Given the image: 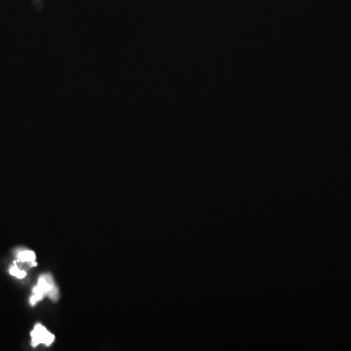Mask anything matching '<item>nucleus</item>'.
<instances>
[{
	"mask_svg": "<svg viewBox=\"0 0 351 351\" xmlns=\"http://www.w3.org/2000/svg\"><path fill=\"white\" fill-rule=\"evenodd\" d=\"M48 296L53 301L58 299V289L54 284V280L50 274H43L38 278L37 286L33 289V296L30 298V304L36 305L41 301L44 296Z\"/></svg>",
	"mask_w": 351,
	"mask_h": 351,
	"instance_id": "1",
	"label": "nucleus"
},
{
	"mask_svg": "<svg viewBox=\"0 0 351 351\" xmlns=\"http://www.w3.org/2000/svg\"><path fill=\"white\" fill-rule=\"evenodd\" d=\"M31 338L33 347H37L39 344L50 346L55 340V335L48 332V330L41 324H37L34 330L31 332Z\"/></svg>",
	"mask_w": 351,
	"mask_h": 351,
	"instance_id": "2",
	"label": "nucleus"
},
{
	"mask_svg": "<svg viewBox=\"0 0 351 351\" xmlns=\"http://www.w3.org/2000/svg\"><path fill=\"white\" fill-rule=\"evenodd\" d=\"M17 259L18 261L22 263H27L30 266H37V263L36 261V254L33 251L30 250H19L17 252Z\"/></svg>",
	"mask_w": 351,
	"mask_h": 351,
	"instance_id": "3",
	"label": "nucleus"
},
{
	"mask_svg": "<svg viewBox=\"0 0 351 351\" xmlns=\"http://www.w3.org/2000/svg\"><path fill=\"white\" fill-rule=\"evenodd\" d=\"M9 273L14 276V277L18 278V279H23V278L26 277L27 273L26 271L22 270L17 264V261H14L13 262V265L9 268Z\"/></svg>",
	"mask_w": 351,
	"mask_h": 351,
	"instance_id": "4",
	"label": "nucleus"
}]
</instances>
